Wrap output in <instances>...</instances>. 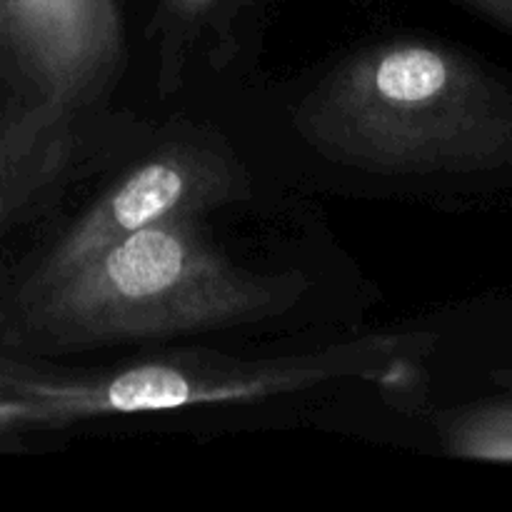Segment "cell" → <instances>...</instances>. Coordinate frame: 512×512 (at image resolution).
<instances>
[{"instance_id": "3", "label": "cell", "mask_w": 512, "mask_h": 512, "mask_svg": "<svg viewBox=\"0 0 512 512\" xmlns=\"http://www.w3.org/2000/svg\"><path fill=\"white\" fill-rule=\"evenodd\" d=\"M415 338L368 335L288 358L183 355L110 370H55L0 350V425L60 428L103 415L165 413L250 403L343 378H378L400 365Z\"/></svg>"}, {"instance_id": "9", "label": "cell", "mask_w": 512, "mask_h": 512, "mask_svg": "<svg viewBox=\"0 0 512 512\" xmlns=\"http://www.w3.org/2000/svg\"><path fill=\"white\" fill-rule=\"evenodd\" d=\"M458 3L512 33V0H458Z\"/></svg>"}, {"instance_id": "8", "label": "cell", "mask_w": 512, "mask_h": 512, "mask_svg": "<svg viewBox=\"0 0 512 512\" xmlns=\"http://www.w3.org/2000/svg\"><path fill=\"white\" fill-rule=\"evenodd\" d=\"M223 3V0H160V13H163L165 33H168V43H165V60L170 58L175 48V40L180 33L193 35L200 28L205 18H210V13H215V8Z\"/></svg>"}, {"instance_id": "7", "label": "cell", "mask_w": 512, "mask_h": 512, "mask_svg": "<svg viewBox=\"0 0 512 512\" xmlns=\"http://www.w3.org/2000/svg\"><path fill=\"white\" fill-rule=\"evenodd\" d=\"M450 455L512 463V400L478 405L453 415L443 428Z\"/></svg>"}, {"instance_id": "5", "label": "cell", "mask_w": 512, "mask_h": 512, "mask_svg": "<svg viewBox=\"0 0 512 512\" xmlns=\"http://www.w3.org/2000/svg\"><path fill=\"white\" fill-rule=\"evenodd\" d=\"M245 193L243 170L228 155L203 145H173L135 165L105 190L5 298L45 288L105 245L173 215H203Z\"/></svg>"}, {"instance_id": "10", "label": "cell", "mask_w": 512, "mask_h": 512, "mask_svg": "<svg viewBox=\"0 0 512 512\" xmlns=\"http://www.w3.org/2000/svg\"><path fill=\"white\" fill-rule=\"evenodd\" d=\"M3 430H8V428H5V425H0V433H3Z\"/></svg>"}, {"instance_id": "2", "label": "cell", "mask_w": 512, "mask_h": 512, "mask_svg": "<svg viewBox=\"0 0 512 512\" xmlns=\"http://www.w3.org/2000/svg\"><path fill=\"white\" fill-rule=\"evenodd\" d=\"M320 155L378 175L512 168V88L460 50L418 38L340 60L295 110Z\"/></svg>"}, {"instance_id": "4", "label": "cell", "mask_w": 512, "mask_h": 512, "mask_svg": "<svg viewBox=\"0 0 512 512\" xmlns=\"http://www.w3.org/2000/svg\"><path fill=\"white\" fill-rule=\"evenodd\" d=\"M123 63L118 0H0V113L25 143L68 155Z\"/></svg>"}, {"instance_id": "6", "label": "cell", "mask_w": 512, "mask_h": 512, "mask_svg": "<svg viewBox=\"0 0 512 512\" xmlns=\"http://www.w3.org/2000/svg\"><path fill=\"white\" fill-rule=\"evenodd\" d=\"M65 165V155L25 143L0 113V235Z\"/></svg>"}, {"instance_id": "1", "label": "cell", "mask_w": 512, "mask_h": 512, "mask_svg": "<svg viewBox=\"0 0 512 512\" xmlns=\"http://www.w3.org/2000/svg\"><path fill=\"white\" fill-rule=\"evenodd\" d=\"M140 228L45 288L0 303V350L55 355L240 328L293 308L308 278L235 263L198 223Z\"/></svg>"}]
</instances>
